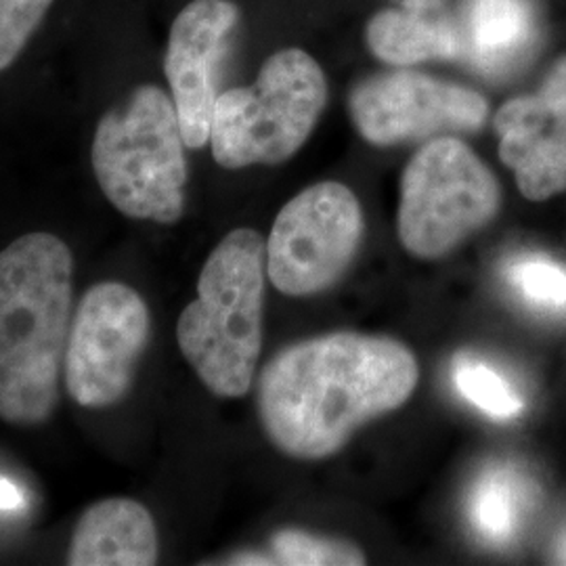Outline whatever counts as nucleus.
<instances>
[{"label":"nucleus","mask_w":566,"mask_h":566,"mask_svg":"<svg viewBox=\"0 0 566 566\" xmlns=\"http://www.w3.org/2000/svg\"><path fill=\"white\" fill-rule=\"evenodd\" d=\"M413 353L392 338L327 334L277 353L261 374L259 416L269 441L301 460H322L350 434L413 395Z\"/></svg>","instance_id":"nucleus-1"},{"label":"nucleus","mask_w":566,"mask_h":566,"mask_svg":"<svg viewBox=\"0 0 566 566\" xmlns=\"http://www.w3.org/2000/svg\"><path fill=\"white\" fill-rule=\"evenodd\" d=\"M74 256L51 233L0 252V420L41 426L55 413L72 325Z\"/></svg>","instance_id":"nucleus-2"},{"label":"nucleus","mask_w":566,"mask_h":566,"mask_svg":"<svg viewBox=\"0 0 566 566\" xmlns=\"http://www.w3.org/2000/svg\"><path fill=\"white\" fill-rule=\"evenodd\" d=\"M266 242L254 229L224 235L203 264L198 298L182 308L177 340L203 386L243 397L263 350Z\"/></svg>","instance_id":"nucleus-3"},{"label":"nucleus","mask_w":566,"mask_h":566,"mask_svg":"<svg viewBox=\"0 0 566 566\" xmlns=\"http://www.w3.org/2000/svg\"><path fill=\"white\" fill-rule=\"evenodd\" d=\"M185 147L175 102L143 84L103 114L91 163L103 196L124 217L172 224L185 212Z\"/></svg>","instance_id":"nucleus-4"},{"label":"nucleus","mask_w":566,"mask_h":566,"mask_svg":"<svg viewBox=\"0 0 566 566\" xmlns=\"http://www.w3.org/2000/svg\"><path fill=\"white\" fill-rule=\"evenodd\" d=\"M327 102L324 70L303 49H282L264 61L252 86L217 97L210 145L229 170L290 160L322 118Z\"/></svg>","instance_id":"nucleus-5"},{"label":"nucleus","mask_w":566,"mask_h":566,"mask_svg":"<svg viewBox=\"0 0 566 566\" xmlns=\"http://www.w3.org/2000/svg\"><path fill=\"white\" fill-rule=\"evenodd\" d=\"M502 187L486 164L455 137L422 145L405 166L399 240L418 259H443L495 219Z\"/></svg>","instance_id":"nucleus-6"},{"label":"nucleus","mask_w":566,"mask_h":566,"mask_svg":"<svg viewBox=\"0 0 566 566\" xmlns=\"http://www.w3.org/2000/svg\"><path fill=\"white\" fill-rule=\"evenodd\" d=\"M149 336V308L137 290L120 282L88 287L67 334V395L86 409L120 403L133 388Z\"/></svg>","instance_id":"nucleus-7"},{"label":"nucleus","mask_w":566,"mask_h":566,"mask_svg":"<svg viewBox=\"0 0 566 566\" xmlns=\"http://www.w3.org/2000/svg\"><path fill=\"white\" fill-rule=\"evenodd\" d=\"M364 212L343 182L311 185L283 206L266 242V273L287 296L327 290L353 263Z\"/></svg>","instance_id":"nucleus-8"},{"label":"nucleus","mask_w":566,"mask_h":566,"mask_svg":"<svg viewBox=\"0 0 566 566\" xmlns=\"http://www.w3.org/2000/svg\"><path fill=\"white\" fill-rule=\"evenodd\" d=\"M348 109L365 142L380 147L479 130L489 116V103L481 93L413 70L359 82L350 91Z\"/></svg>","instance_id":"nucleus-9"},{"label":"nucleus","mask_w":566,"mask_h":566,"mask_svg":"<svg viewBox=\"0 0 566 566\" xmlns=\"http://www.w3.org/2000/svg\"><path fill=\"white\" fill-rule=\"evenodd\" d=\"M238 21L240 9L229 0H193L170 28L164 74L189 149L210 143L219 65Z\"/></svg>","instance_id":"nucleus-10"},{"label":"nucleus","mask_w":566,"mask_h":566,"mask_svg":"<svg viewBox=\"0 0 566 566\" xmlns=\"http://www.w3.org/2000/svg\"><path fill=\"white\" fill-rule=\"evenodd\" d=\"M493 128L500 158L526 200L546 202L566 191V55L549 67L537 93L504 103Z\"/></svg>","instance_id":"nucleus-11"},{"label":"nucleus","mask_w":566,"mask_h":566,"mask_svg":"<svg viewBox=\"0 0 566 566\" xmlns=\"http://www.w3.org/2000/svg\"><path fill=\"white\" fill-rule=\"evenodd\" d=\"M158 560V531L147 507L112 497L88 507L74 528L70 566H149Z\"/></svg>","instance_id":"nucleus-12"},{"label":"nucleus","mask_w":566,"mask_h":566,"mask_svg":"<svg viewBox=\"0 0 566 566\" xmlns=\"http://www.w3.org/2000/svg\"><path fill=\"white\" fill-rule=\"evenodd\" d=\"M462 55L485 74H504L525 57L537 36L531 0H468Z\"/></svg>","instance_id":"nucleus-13"},{"label":"nucleus","mask_w":566,"mask_h":566,"mask_svg":"<svg viewBox=\"0 0 566 566\" xmlns=\"http://www.w3.org/2000/svg\"><path fill=\"white\" fill-rule=\"evenodd\" d=\"M365 42L376 60L392 67L462 57L458 28L407 9H385L371 15L365 25Z\"/></svg>","instance_id":"nucleus-14"},{"label":"nucleus","mask_w":566,"mask_h":566,"mask_svg":"<svg viewBox=\"0 0 566 566\" xmlns=\"http://www.w3.org/2000/svg\"><path fill=\"white\" fill-rule=\"evenodd\" d=\"M525 479L506 465L489 468L470 493V523L491 546H506L523 525L528 506Z\"/></svg>","instance_id":"nucleus-15"},{"label":"nucleus","mask_w":566,"mask_h":566,"mask_svg":"<svg viewBox=\"0 0 566 566\" xmlns=\"http://www.w3.org/2000/svg\"><path fill=\"white\" fill-rule=\"evenodd\" d=\"M453 385L468 403L476 405L493 420L506 422L525 411V401L495 367L474 355H458L453 359Z\"/></svg>","instance_id":"nucleus-16"},{"label":"nucleus","mask_w":566,"mask_h":566,"mask_svg":"<svg viewBox=\"0 0 566 566\" xmlns=\"http://www.w3.org/2000/svg\"><path fill=\"white\" fill-rule=\"evenodd\" d=\"M273 554L280 565L287 566H353L365 565V554L357 546L343 542L311 535L304 531L285 528L280 531L273 542Z\"/></svg>","instance_id":"nucleus-17"},{"label":"nucleus","mask_w":566,"mask_h":566,"mask_svg":"<svg viewBox=\"0 0 566 566\" xmlns=\"http://www.w3.org/2000/svg\"><path fill=\"white\" fill-rule=\"evenodd\" d=\"M506 280L525 303L566 313V269L544 256H523L507 264Z\"/></svg>","instance_id":"nucleus-18"},{"label":"nucleus","mask_w":566,"mask_h":566,"mask_svg":"<svg viewBox=\"0 0 566 566\" xmlns=\"http://www.w3.org/2000/svg\"><path fill=\"white\" fill-rule=\"evenodd\" d=\"M53 0H0V72L18 60Z\"/></svg>","instance_id":"nucleus-19"},{"label":"nucleus","mask_w":566,"mask_h":566,"mask_svg":"<svg viewBox=\"0 0 566 566\" xmlns=\"http://www.w3.org/2000/svg\"><path fill=\"white\" fill-rule=\"evenodd\" d=\"M28 500L20 486L13 481L0 476V510H21L25 507Z\"/></svg>","instance_id":"nucleus-20"},{"label":"nucleus","mask_w":566,"mask_h":566,"mask_svg":"<svg viewBox=\"0 0 566 566\" xmlns=\"http://www.w3.org/2000/svg\"><path fill=\"white\" fill-rule=\"evenodd\" d=\"M401 9H407V11H413V13H432L434 9H439L441 7V2L443 0H395Z\"/></svg>","instance_id":"nucleus-21"},{"label":"nucleus","mask_w":566,"mask_h":566,"mask_svg":"<svg viewBox=\"0 0 566 566\" xmlns=\"http://www.w3.org/2000/svg\"><path fill=\"white\" fill-rule=\"evenodd\" d=\"M556 558H558V563H563L566 565V533L563 535V539L558 542V549H556Z\"/></svg>","instance_id":"nucleus-22"}]
</instances>
